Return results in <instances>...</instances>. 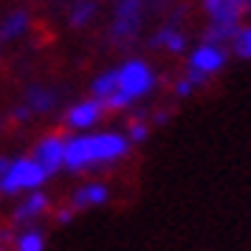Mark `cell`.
I'll use <instances>...</instances> for the list:
<instances>
[{
    "label": "cell",
    "instance_id": "cell-12",
    "mask_svg": "<svg viewBox=\"0 0 251 251\" xmlns=\"http://www.w3.org/2000/svg\"><path fill=\"white\" fill-rule=\"evenodd\" d=\"M150 46L155 48V51H161V54L178 57V54H186L189 51V40H186V34H183V28L178 23H164L152 31Z\"/></svg>",
    "mask_w": 251,
    "mask_h": 251
},
{
    "label": "cell",
    "instance_id": "cell-11",
    "mask_svg": "<svg viewBox=\"0 0 251 251\" xmlns=\"http://www.w3.org/2000/svg\"><path fill=\"white\" fill-rule=\"evenodd\" d=\"M110 201V186L102 181V178H85L79 181L68 195V206L79 215V212H91V209H99Z\"/></svg>",
    "mask_w": 251,
    "mask_h": 251
},
{
    "label": "cell",
    "instance_id": "cell-19",
    "mask_svg": "<svg viewBox=\"0 0 251 251\" xmlns=\"http://www.w3.org/2000/svg\"><path fill=\"white\" fill-rule=\"evenodd\" d=\"M74 215H76V212H74L68 203L54 206V209H51V217H54V223H57V226H65V223H71V220H74Z\"/></svg>",
    "mask_w": 251,
    "mask_h": 251
},
{
    "label": "cell",
    "instance_id": "cell-7",
    "mask_svg": "<svg viewBox=\"0 0 251 251\" xmlns=\"http://www.w3.org/2000/svg\"><path fill=\"white\" fill-rule=\"evenodd\" d=\"M107 107H104L99 99L93 96H85V99H76L71 102L65 110H62V127L68 136H76V133H88V130H96V127L104 122Z\"/></svg>",
    "mask_w": 251,
    "mask_h": 251
},
{
    "label": "cell",
    "instance_id": "cell-20",
    "mask_svg": "<svg viewBox=\"0 0 251 251\" xmlns=\"http://www.w3.org/2000/svg\"><path fill=\"white\" fill-rule=\"evenodd\" d=\"M0 251H9V246H3V243H0Z\"/></svg>",
    "mask_w": 251,
    "mask_h": 251
},
{
    "label": "cell",
    "instance_id": "cell-8",
    "mask_svg": "<svg viewBox=\"0 0 251 251\" xmlns=\"http://www.w3.org/2000/svg\"><path fill=\"white\" fill-rule=\"evenodd\" d=\"M65 144H68V133L51 130V133H43L37 138L28 155L43 167V172L48 178H54V175H59L65 170Z\"/></svg>",
    "mask_w": 251,
    "mask_h": 251
},
{
    "label": "cell",
    "instance_id": "cell-1",
    "mask_svg": "<svg viewBox=\"0 0 251 251\" xmlns=\"http://www.w3.org/2000/svg\"><path fill=\"white\" fill-rule=\"evenodd\" d=\"M130 141L125 130H88L68 136L65 144V172L71 175H91L96 170L116 167L130 155Z\"/></svg>",
    "mask_w": 251,
    "mask_h": 251
},
{
    "label": "cell",
    "instance_id": "cell-2",
    "mask_svg": "<svg viewBox=\"0 0 251 251\" xmlns=\"http://www.w3.org/2000/svg\"><path fill=\"white\" fill-rule=\"evenodd\" d=\"M116 88L113 96L104 102L107 113H127L138 102H144L158 85V74L144 57H127L119 65H113Z\"/></svg>",
    "mask_w": 251,
    "mask_h": 251
},
{
    "label": "cell",
    "instance_id": "cell-9",
    "mask_svg": "<svg viewBox=\"0 0 251 251\" xmlns=\"http://www.w3.org/2000/svg\"><path fill=\"white\" fill-rule=\"evenodd\" d=\"M51 209H54V201H51V195L46 189H34V192H25L17 198V203H14L12 215H9V223L12 228H28V226H37L40 220L46 215H51Z\"/></svg>",
    "mask_w": 251,
    "mask_h": 251
},
{
    "label": "cell",
    "instance_id": "cell-15",
    "mask_svg": "<svg viewBox=\"0 0 251 251\" xmlns=\"http://www.w3.org/2000/svg\"><path fill=\"white\" fill-rule=\"evenodd\" d=\"M99 14V0H74L68 6V25L71 28H88Z\"/></svg>",
    "mask_w": 251,
    "mask_h": 251
},
{
    "label": "cell",
    "instance_id": "cell-16",
    "mask_svg": "<svg viewBox=\"0 0 251 251\" xmlns=\"http://www.w3.org/2000/svg\"><path fill=\"white\" fill-rule=\"evenodd\" d=\"M152 133V122L144 119V116H130V122L125 127V136L130 141V147H138V144H144Z\"/></svg>",
    "mask_w": 251,
    "mask_h": 251
},
{
    "label": "cell",
    "instance_id": "cell-5",
    "mask_svg": "<svg viewBox=\"0 0 251 251\" xmlns=\"http://www.w3.org/2000/svg\"><path fill=\"white\" fill-rule=\"evenodd\" d=\"M147 17V0H113L110 6V43L127 46L141 34Z\"/></svg>",
    "mask_w": 251,
    "mask_h": 251
},
{
    "label": "cell",
    "instance_id": "cell-6",
    "mask_svg": "<svg viewBox=\"0 0 251 251\" xmlns=\"http://www.w3.org/2000/svg\"><path fill=\"white\" fill-rule=\"evenodd\" d=\"M226 65H228V48L226 46L201 40V43L189 46V51H186V74L198 76L201 82L212 79V76L220 74Z\"/></svg>",
    "mask_w": 251,
    "mask_h": 251
},
{
    "label": "cell",
    "instance_id": "cell-13",
    "mask_svg": "<svg viewBox=\"0 0 251 251\" xmlns=\"http://www.w3.org/2000/svg\"><path fill=\"white\" fill-rule=\"evenodd\" d=\"M28 31H31V12L28 9H12L0 17V46L17 43Z\"/></svg>",
    "mask_w": 251,
    "mask_h": 251
},
{
    "label": "cell",
    "instance_id": "cell-14",
    "mask_svg": "<svg viewBox=\"0 0 251 251\" xmlns=\"http://www.w3.org/2000/svg\"><path fill=\"white\" fill-rule=\"evenodd\" d=\"M46 231L40 226L17 228L12 243H9V251H46Z\"/></svg>",
    "mask_w": 251,
    "mask_h": 251
},
{
    "label": "cell",
    "instance_id": "cell-10",
    "mask_svg": "<svg viewBox=\"0 0 251 251\" xmlns=\"http://www.w3.org/2000/svg\"><path fill=\"white\" fill-rule=\"evenodd\" d=\"M59 104V91L57 88H48V85H28L20 96L17 107L12 110L14 122H28L34 116H46L51 113Z\"/></svg>",
    "mask_w": 251,
    "mask_h": 251
},
{
    "label": "cell",
    "instance_id": "cell-3",
    "mask_svg": "<svg viewBox=\"0 0 251 251\" xmlns=\"http://www.w3.org/2000/svg\"><path fill=\"white\" fill-rule=\"evenodd\" d=\"M51 181L31 155H0V195L20 198L34 189H46Z\"/></svg>",
    "mask_w": 251,
    "mask_h": 251
},
{
    "label": "cell",
    "instance_id": "cell-17",
    "mask_svg": "<svg viewBox=\"0 0 251 251\" xmlns=\"http://www.w3.org/2000/svg\"><path fill=\"white\" fill-rule=\"evenodd\" d=\"M228 57L251 59V23H243L228 43Z\"/></svg>",
    "mask_w": 251,
    "mask_h": 251
},
{
    "label": "cell",
    "instance_id": "cell-4",
    "mask_svg": "<svg viewBox=\"0 0 251 251\" xmlns=\"http://www.w3.org/2000/svg\"><path fill=\"white\" fill-rule=\"evenodd\" d=\"M201 9H203V14H206L203 40L228 48L234 31L246 23L249 3H246V0H201Z\"/></svg>",
    "mask_w": 251,
    "mask_h": 251
},
{
    "label": "cell",
    "instance_id": "cell-18",
    "mask_svg": "<svg viewBox=\"0 0 251 251\" xmlns=\"http://www.w3.org/2000/svg\"><path fill=\"white\" fill-rule=\"evenodd\" d=\"M201 88H203V82L198 79V76H192V74H186V71H183L181 76L172 82V96H175V99H192Z\"/></svg>",
    "mask_w": 251,
    "mask_h": 251
},
{
    "label": "cell",
    "instance_id": "cell-21",
    "mask_svg": "<svg viewBox=\"0 0 251 251\" xmlns=\"http://www.w3.org/2000/svg\"><path fill=\"white\" fill-rule=\"evenodd\" d=\"M246 3H249V12H251V0H246Z\"/></svg>",
    "mask_w": 251,
    "mask_h": 251
}]
</instances>
